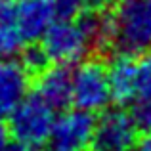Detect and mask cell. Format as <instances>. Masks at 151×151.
Listing matches in <instances>:
<instances>
[{"label":"cell","instance_id":"18","mask_svg":"<svg viewBox=\"0 0 151 151\" xmlns=\"http://www.w3.org/2000/svg\"><path fill=\"white\" fill-rule=\"evenodd\" d=\"M4 151H38L35 147H27V145H21V144H15V145H8Z\"/></svg>","mask_w":151,"mask_h":151},{"label":"cell","instance_id":"8","mask_svg":"<svg viewBox=\"0 0 151 151\" xmlns=\"http://www.w3.org/2000/svg\"><path fill=\"white\" fill-rule=\"evenodd\" d=\"M69 67L71 65L54 63L33 77L35 92L44 98L55 111H61L73 103V71Z\"/></svg>","mask_w":151,"mask_h":151},{"label":"cell","instance_id":"4","mask_svg":"<svg viewBox=\"0 0 151 151\" xmlns=\"http://www.w3.org/2000/svg\"><path fill=\"white\" fill-rule=\"evenodd\" d=\"M113 101L107 65L98 58H86L73 71V105L90 113H101Z\"/></svg>","mask_w":151,"mask_h":151},{"label":"cell","instance_id":"13","mask_svg":"<svg viewBox=\"0 0 151 151\" xmlns=\"http://www.w3.org/2000/svg\"><path fill=\"white\" fill-rule=\"evenodd\" d=\"M19 59L25 63V67L31 71L33 77L38 75L42 69H46L52 63L40 42H29V44H25L21 48V52H19Z\"/></svg>","mask_w":151,"mask_h":151},{"label":"cell","instance_id":"7","mask_svg":"<svg viewBox=\"0 0 151 151\" xmlns=\"http://www.w3.org/2000/svg\"><path fill=\"white\" fill-rule=\"evenodd\" d=\"M33 75L25 63L12 55L0 58V117L8 119L31 90Z\"/></svg>","mask_w":151,"mask_h":151},{"label":"cell","instance_id":"5","mask_svg":"<svg viewBox=\"0 0 151 151\" xmlns=\"http://www.w3.org/2000/svg\"><path fill=\"white\" fill-rule=\"evenodd\" d=\"M138 134L140 130L128 111L107 107L96 119L90 151H132L138 144Z\"/></svg>","mask_w":151,"mask_h":151},{"label":"cell","instance_id":"1","mask_svg":"<svg viewBox=\"0 0 151 151\" xmlns=\"http://www.w3.org/2000/svg\"><path fill=\"white\" fill-rule=\"evenodd\" d=\"M55 119V109L44 98L37 92L29 94L8 117L12 140L27 147H44L52 136Z\"/></svg>","mask_w":151,"mask_h":151},{"label":"cell","instance_id":"12","mask_svg":"<svg viewBox=\"0 0 151 151\" xmlns=\"http://www.w3.org/2000/svg\"><path fill=\"white\" fill-rule=\"evenodd\" d=\"M128 113L140 134L151 132V94H138L130 101Z\"/></svg>","mask_w":151,"mask_h":151},{"label":"cell","instance_id":"2","mask_svg":"<svg viewBox=\"0 0 151 151\" xmlns=\"http://www.w3.org/2000/svg\"><path fill=\"white\" fill-rule=\"evenodd\" d=\"M113 48L132 55L151 48V0H130L113 10Z\"/></svg>","mask_w":151,"mask_h":151},{"label":"cell","instance_id":"15","mask_svg":"<svg viewBox=\"0 0 151 151\" xmlns=\"http://www.w3.org/2000/svg\"><path fill=\"white\" fill-rule=\"evenodd\" d=\"M138 92L151 94V55L138 59Z\"/></svg>","mask_w":151,"mask_h":151},{"label":"cell","instance_id":"6","mask_svg":"<svg viewBox=\"0 0 151 151\" xmlns=\"http://www.w3.org/2000/svg\"><path fill=\"white\" fill-rule=\"evenodd\" d=\"M94 128H96L94 113L78 107L67 109L55 119L46 147L48 151H90Z\"/></svg>","mask_w":151,"mask_h":151},{"label":"cell","instance_id":"10","mask_svg":"<svg viewBox=\"0 0 151 151\" xmlns=\"http://www.w3.org/2000/svg\"><path fill=\"white\" fill-rule=\"evenodd\" d=\"M138 55L119 52L109 59L107 73H109V84L113 92V101L119 105L130 103L138 96Z\"/></svg>","mask_w":151,"mask_h":151},{"label":"cell","instance_id":"11","mask_svg":"<svg viewBox=\"0 0 151 151\" xmlns=\"http://www.w3.org/2000/svg\"><path fill=\"white\" fill-rule=\"evenodd\" d=\"M25 46L17 25L15 0H0V55H14Z\"/></svg>","mask_w":151,"mask_h":151},{"label":"cell","instance_id":"19","mask_svg":"<svg viewBox=\"0 0 151 151\" xmlns=\"http://www.w3.org/2000/svg\"><path fill=\"white\" fill-rule=\"evenodd\" d=\"M109 4H117V6H121V4H124V2H130V0H107Z\"/></svg>","mask_w":151,"mask_h":151},{"label":"cell","instance_id":"3","mask_svg":"<svg viewBox=\"0 0 151 151\" xmlns=\"http://www.w3.org/2000/svg\"><path fill=\"white\" fill-rule=\"evenodd\" d=\"M40 44L52 63H63V65L81 63L92 52H96L92 35L88 33L81 17H58L40 38Z\"/></svg>","mask_w":151,"mask_h":151},{"label":"cell","instance_id":"9","mask_svg":"<svg viewBox=\"0 0 151 151\" xmlns=\"http://www.w3.org/2000/svg\"><path fill=\"white\" fill-rule=\"evenodd\" d=\"M15 15L25 44L38 42L58 19L54 0H15Z\"/></svg>","mask_w":151,"mask_h":151},{"label":"cell","instance_id":"17","mask_svg":"<svg viewBox=\"0 0 151 151\" xmlns=\"http://www.w3.org/2000/svg\"><path fill=\"white\" fill-rule=\"evenodd\" d=\"M138 151H151V132L144 134V138L138 142Z\"/></svg>","mask_w":151,"mask_h":151},{"label":"cell","instance_id":"16","mask_svg":"<svg viewBox=\"0 0 151 151\" xmlns=\"http://www.w3.org/2000/svg\"><path fill=\"white\" fill-rule=\"evenodd\" d=\"M12 134H10V126L8 122H4V117H0V151H4L10 145Z\"/></svg>","mask_w":151,"mask_h":151},{"label":"cell","instance_id":"14","mask_svg":"<svg viewBox=\"0 0 151 151\" xmlns=\"http://www.w3.org/2000/svg\"><path fill=\"white\" fill-rule=\"evenodd\" d=\"M92 2L94 0H54L58 17H63V19L78 17L81 14H84L92 6Z\"/></svg>","mask_w":151,"mask_h":151}]
</instances>
